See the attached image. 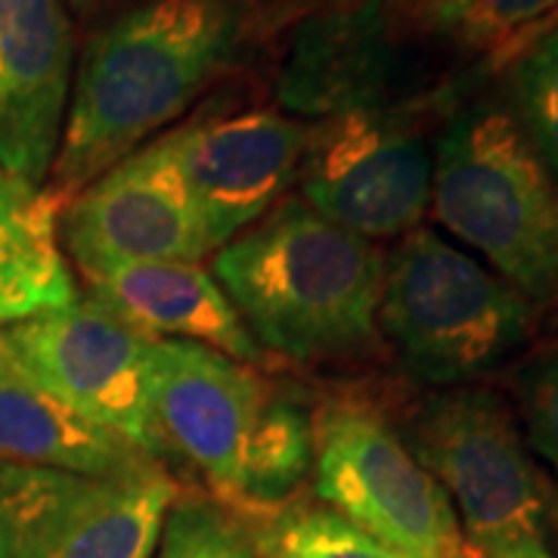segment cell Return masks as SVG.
Returning a JSON list of instances; mask_svg holds the SVG:
<instances>
[{
  "label": "cell",
  "mask_w": 558,
  "mask_h": 558,
  "mask_svg": "<svg viewBox=\"0 0 558 558\" xmlns=\"http://www.w3.org/2000/svg\"><path fill=\"white\" fill-rule=\"evenodd\" d=\"M236 16L218 0H146L81 57L53 161V199H72L196 100L227 62Z\"/></svg>",
  "instance_id": "1"
},
{
  "label": "cell",
  "mask_w": 558,
  "mask_h": 558,
  "mask_svg": "<svg viewBox=\"0 0 558 558\" xmlns=\"http://www.w3.org/2000/svg\"><path fill=\"white\" fill-rule=\"evenodd\" d=\"M211 274L260 348L279 357H354L381 336L385 255L304 199L277 202L218 248Z\"/></svg>",
  "instance_id": "2"
},
{
  "label": "cell",
  "mask_w": 558,
  "mask_h": 558,
  "mask_svg": "<svg viewBox=\"0 0 558 558\" xmlns=\"http://www.w3.org/2000/svg\"><path fill=\"white\" fill-rule=\"evenodd\" d=\"M432 211L537 311H558V180L509 106L472 102L447 121Z\"/></svg>",
  "instance_id": "3"
},
{
  "label": "cell",
  "mask_w": 558,
  "mask_h": 558,
  "mask_svg": "<svg viewBox=\"0 0 558 558\" xmlns=\"http://www.w3.org/2000/svg\"><path fill=\"white\" fill-rule=\"evenodd\" d=\"M539 311L487 264L432 227L400 236L385 258L379 332L428 385H462L515 357Z\"/></svg>",
  "instance_id": "4"
},
{
  "label": "cell",
  "mask_w": 558,
  "mask_h": 558,
  "mask_svg": "<svg viewBox=\"0 0 558 558\" xmlns=\"http://www.w3.org/2000/svg\"><path fill=\"white\" fill-rule=\"evenodd\" d=\"M403 440L450 497L465 543L481 558L546 549L553 487L497 391L444 388L422 400Z\"/></svg>",
  "instance_id": "5"
},
{
  "label": "cell",
  "mask_w": 558,
  "mask_h": 558,
  "mask_svg": "<svg viewBox=\"0 0 558 558\" xmlns=\"http://www.w3.org/2000/svg\"><path fill=\"white\" fill-rule=\"evenodd\" d=\"M314 494L403 558H478L444 487L369 400H326L314 413Z\"/></svg>",
  "instance_id": "6"
},
{
  "label": "cell",
  "mask_w": 558,
  "mask_h": 558,
  "mask_svg": "<svg viewBox=\"0 0 558 558\" xmlns=\"http://www.w3.org/2000/svg\"><path fill=\"white\" fill-rule=\"evenodd\" d=\"M435 143L413 106L317 121L301 159V199L363 240L407 236L432 208Z\"/></svg>",
  "instance_id": "7"
},
{
  "label": "cell",
  "mask_w": 558,
  "mask_h": 558,
  "mask_svg": "<svg viewBox=\"0 0 558 558\" xmlns=\"http://www.w3.org/2000/svg\"><path fill=\"white\" fill-rule=\"evenodd\" d=\"M0 339L69 410L156 462L165 457L153 416V339L90 299L0 326Z\"/></svg>",
  "instance_id": "8"
},
{
  "label": "cell",
  "mask_w": 558,
  "mask_h": 558,
  "mask_svg": "<svg viewBox=\"0 0 558 558\" xmlns=\"http://www.w3.org/2000/svg\"><path fill=\"white\" fill-rule=\"evenodd\" d=\"M16 558H153L178 484L159 469L75 475L10 465Z\"/></svg>",
  "instance_id": "9"
},
{
  "label": "cell",
  "mask_w": 558,
  "mask_h": 558,
  "mask_svg": "<svg viewBox=\"0 0 558 558\" xmlns=\"http://www.w3.org/2000/svg\"><path fill=\"white\" fill-rule=\"evenodd\" d=\"M60 233L78 270L215 252L180 174L174 134L140 146L72 196Z\"/></svg>",
  "instance_id": "10"
},
{
  "label": "cell",
  "mask_w": 558,
  "mask_h": 558,
  "mask_svg": "<svg viewBox=\"0 0 558 558\" xmlns=\"http://www.w3.org/2000/svg\"><path fill=\"white\" fill-rule=\"evenodd\" d=\"M267 381L252 366L193 341H153V416L165 453L186 459L208 497L240 506L242 453Z\"/></svg>",
  "instance_id": "11"
},
{
  "label": "cell",
  "mask_w": 558,
  "mask_h": 558,
  "mask_svg": "<svg viewBox=\"0 0 558 558\" xmlns=\"http://www.w3.org/2000/svg\"><path fill=\"white\" fill-rule=\"evenodd\" d=\"M311 124L252 109L174 134L180 174L218 252L277 205L299 178Z\"/></svg>",
  "instance_id": "12"
},
{
  "label": "cell",
  "mask_w": 558,
  "mask_h": 558,
  "mask_svg": "<svg viewBox=\"0 0 558 558\" xmlns=\"http://www.w3.org/2000/svg\"><path fill=\"white\" fill-rule=\"evenodd\" d=\"M75 78L62 0H0V168L28 186L50 178Z\"/></svg>",
  "instance_id": "13"
},
{
  "label": "cell",
  "mask_w": 558,
  "mask_h": 558,
  "mask_svg": "<svg viewBox=\"0 0 558 558\" xmlns=\"http://www.w3.org/2000/svg\"><path fill=\"white\" fill-rule=\"evenodd\" d=\"M403 50L388 0H351L299 20L279 65L277 100L304 119L395 106Z\"/></svg>",
  "instance_id": "14"
},
{
  "label": "cell",
  "mask_w": 558,
  "mask_h": 558,
  "mask_svg": "<svg viewBox=\"0 0 558 558\" xmlns=\"http://www.w3.org/2000/svg\"><path fill=\"white\" fill-rule=\"evenodd\" d=\"M87 299L153 341H193L245 366L264 363L233 301L199 260H140L81 270Z\"/></svg>",
  "instance_id": "15"
},
{
  "label": "cell",
  "mask_w": 558,
  "mask_h": 558,
  "mask_svg": "<svg viewBox=\"0 0 558 558\" xmlns=\"http://www.w3.org/2000/svg\"><path fill=\"white\" fill-rule=\"evenodd\" d=\"M0 462L75 475H134L159 469L119 435L87 422L32 379L0 339Z\"/></svg>",
  "instance_id": "16"
},
{
  "label": "cell",
  "mask_w": 558,
  "mask_h": 558,
  "mask_svg": "<svg viewBox=\"0 0 558 558\" xmlns=\"http://www.w3.org/2000/svg\"><path fill=\"white\" fill-rule=\"evenodd\" d=\"M57 199L0 168V326L78 299L60 248Z\"/></svg>",
  "instance_id": "17"
},
{
  "label": "cell",
  "mask_w": 558,
  "mask_h": 558,
  "mask_svg": "<svg viewBox=\"0 0 558 558\" xmlns=\"http://www.w3.org/2000/svg\"><path fill=\"white\" fill-rule=\"evenodd\" d=\"M314 469V413L299 395L267 385L255 425L242 453L240 506L245 519H258L292 502Z\"/></svg>",
  "instance_id": "18"
},
{
  "label": "cell",
  "mask_w": 558,
  "mask_h": 558,
  "mask_svg": "<svg viewBox=\"0 0 558 558\" xmlns=\"http://www.w3.org/2000/svg\"><path fill=\"white\" fill-rule=\"evenodd\" d=\"M413 20L432 38L512 60L558 22V0H413Z\"/></svg>",
  "instance_id": "19"
},
{
  "label": "cell",
  "mask_w": 558,
  "mask_h": 558,
  "mask_svg": "<svg viewBox=\"0 0 558 558\" xmlns=\"http://www.w3.org/2000/svg\"><path fill=\"white\" fill-rule=\"evenodd\" d=\"M248 521L260 558H403L323 502L292 499Z\"/></svg>",
  "instance_id": "20"
},
{
  "label": "cell",
  "mask_w": 558,
  "mask_h": 558,
  "mask_svg": "<svg viewBox=\"0 0 558 558\" xmlns=\"http://www.w3.org/2000/svg\"><path fill=\"white\" fill-rule=\"evenodd\" d=\"M153 558H260L252 521L205 494H178Z\"/></svg>",
  "instance_id": "21"
},
{
  "label": "cell",
  "mask_w": 558,
  "mask_h": 558,
  "mask_svg": "<svg viewBox=\"0 0 558 558\" xmlns=\"http://www.w3.org/2000/svg\"><path fill=\"white\" fill-rule=\"evenodd\" d=\"M512 112L558 180V22L509 60Z\"/></svg>",
  "instance_id": "22"
},
{
  "label": "cell",
  "mask_w": 558,
  "mask_h": 558,
  "mask_svg": "<svg viewBox=\"0 0 558 558\" xmlns=\"http://www.w3.org/2000/svg\"><path fill=\"white\" fill-rule=\"evenodd\" d=\"M524 440L558 472V348L524 366L519 376Z\"/></svg>",
  "instance_id": "23"
},
{
  "label": "cell",
  "mask_w": 558,
  "mask_h": 558,
  "mask_svg": "<svg viewBox=\"0 0 558 558\" xmlns=\"http://www.w3.org/2000/svg\"><path fill=\"white\" fill-rule=\"evenodd\" d=\"M341 3H351V0H260V10H264V25L277 28V25L304 20L311 13L329 10V7H341Z\"/></svg>",
  "instance_id": "24"
},
{
  "label": "cell",
  "mask_w": 558,
  "mask_h": 558,
  "mask_svg": "<svg viewBox=\"0 0 558 558\" xmlns=\"http://www.w3.org/2000/svg\"><path fill=\"white\" fill-rule=\"evenodd\" d=\"M0 558H16V515H13V484L7 462H0Z\"/></svg>",
  "instance_id": "25"
},
{
  "label": "cell",
  "mask_w": 558,
  "mask_h": 558,
  "mask_svg": "<svg viewBox=\"0 0 558 558\" xmlns=\"http://www.w3.org/2000/svg\"><path fill=\"white\" fill-rule=\"evenodd\" d=\"M549 534L556 539L558 549V490H553V506H549Z\"/></svg>",
  "instance_id": "26"
},
{
  "label": "cell",
  "mask_w": 558,
  "mask_h": 558,
  "mask_svg": "<svg viewBox=\"0 0 558 558\" xmlns=\"http://www.w3.org/2000/svg\"><path fill=\"white\" fill-rule=\"evenodd\" d=\"M69 3H72V7H78V10H84V7H90L94 0H69Z\"/></svg>",
  "instance_id": "27"
},
{
  "label": "cell",
  "mask_w": 558,
  "mask_h": 558,
  "mask_svg": "<svg viewBox=\"0 0 558 558\" xmlns=\"http://www.w3.org/2000/svg\"><path fill=\"white\" fill-rule=\"evenodd\" d=\"M527 558H553V556H549V549H539V553H534V556H527Z\"/></svg>",
  "instance_id": "28"
},
{
  "label": "cell",
  "mask_w": 558,
  "mask_h": 558,
  "mask_svg": "<svg viewBox=\"0 0 558 558\" xmlns=\"http://www.w3.org/2000/svg\"><path fill=\"white\" fill-rule=\"evenodd\" d=\"M218 3H227V7H230V3H233V0H218Z\"/></svg>",
  "instance_id": "29"
},
{
  "label": "cell",
  "mask_w": 558,
  "mask_h": 558,
  "mask_svg": "<svg viewBox=\"0 0 558 558\" xmlns=\"http://www.w3.org/2000/svg\"><path fill=\"white\" fill-rule=\"evenodd\" d=\"M478 558H481V556H478Z\"/></svg>",
  "instance_id": "30"
}]
</instances>
